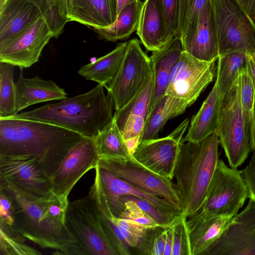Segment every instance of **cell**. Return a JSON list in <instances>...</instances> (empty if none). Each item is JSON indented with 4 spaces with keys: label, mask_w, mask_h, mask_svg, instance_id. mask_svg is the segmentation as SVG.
I'll list each match as a JSON object with an SVG mask.
<instances>
[{
    "label": "cell",
    "mask_w": 255,
    "mask_h": 255,
    "mask_svg": "<svg viewBox=\"0 0 255 255\" xmlns=\"http://www.w3.org/2000/svg\"><path fill=\"white\" fill-rule=\"evenodd\" d=\"M35 4L41 11L53 34L57 38L63 32L67 22L60 14L56 6V0H29Z\"/></svg>",
    "instance_id": "d590c367"
},
{
    "label": "cell",
    "mask_w": 255,
    "mask_h": 255,
    "mask_svg": "<svg viewBox=\"0 0 255 255\" xmlns=\"http://www.w3.org/2000/svg\"><path fill=\"white\" fill-rule=\"evenodd\" d=\"M123 203L125 209L119 216V218L132 221L146 228L159 226L148 216L133 201L127 200L124 201Z\"/></svg>",
    "instance_id": "7bdbcfd3"
},
{
    "label": "cell",
    "mask_w": 255,
    "mask_h": 255,
    "mask_svg": "<svg viewBox=\"0 0 255 255\" xmlns=\"http://www.w3.org/2000/svg\"><path fill=\"white\" fill-rule=\"evenodd\" d=\"M76 0H56V6L61 16L67 21H71Z\"/></svg>",
    "instance_id": "bcb514c9"
},
{
    "label": "cell",
    "mask_w": 255,
    "mask_h": 255,
    "mask_svg": "<svg viewBox=\"0 0 255 255\" xmlns=\"http://www.w3.org/2000/svg\"><path fill=\"white\" fill-rule=\"evenodd\" d=\"M173 244L172 225L166 229V236L163 255H172Z\"/></svg>",
    "instance_id": "681fc988"
},
{
    "label": "cell",
    "mask_w": 255,
    "mask_h": 255,
    "mask_svg": "<svg viewBox=\"0 0 255 255\" xmlns=\"http://www.w3.org/2000/svg\"><path fill=\"white\" fill-rule=\"evenodd\" d=\"M219 143L216 133L200 142L180 141L173 177L182 213L186 218L202 207L219 159Z\"/></svg>",
    "instance_id": "277c9868"
},
{
    "label": "cell",
    "mask_w": 255,
    "mask_h": 255,
    "mask_svg": "<svg viewBox=\"0 0 255 255\" xmlns=\"http://www.w3.org/2000/svg\"><path fill=\"white\" fill-rule=\"evenodd\" d=\"M0 192L12 203L13 228L41 248L55 250L56 255H71L75 239L66 225L51 217L47 211L53 193L46 198L35 197L1 179Z\"/></svg>",
    "instance_id": "3957f363"
},
{
    "label": "cell",
    "mask_w": 255,
    "mask_h": 255,
    "mask_svg": "<svg viewBox=\"0 0 255 255\" xmlns=\"http://www.w3.org/2000/svg\"><path fill=\"white\" fill-rule=\"evenodd\" d=\"M210 0H193L184 25L178 36L184 46L190 39L198 25L204 9Z\"/></svg>",
    "instance_id": "74e56055"
},
{
    "label": "cell",
    "mask_w": 255,
    "mask_h": 255,
    "mask_svg": "<svg viewBox=\"0 0 255 255\" xmlns=\"http://www.w3.org/2000/svg\"><path fill=\"white\" fill-rule=\"evenodd\" d=\"M152 72L150 57L142 50L139 41L136 38L130 40L117 74L106 87L116 111L136 94Z\"/></svg>",
    "instance_id": "9c48e42d"
},
{
    "label": "cell",
    "mask_w": 255,
    "mask_h": 255,
    "mask_svg": "<svg viewBox=\"0 0 255 255\" xmlns=\"http://www.w3.org/2000/svg\"><path fill=\"white\" fill-rule=\"evenodd\" d=\"M14 70V65L0 62V119L10 118L17 114Z\"/></svg>",
    "instance_id": "d6a6232c"
},
{
    "label": "cell",
    "mask_w": 255,
    "mask_h": 255,
    "mask_svg": "<svg viewBox=\"0 0 255 255\" xmlns=\"http://www.w3.org/2000/svg\"><path fill=\"white\" fill-rule=\"evenodd\" d=\"M249 191V198L255 201V154L253 153L249 164L241 170Z\"/></svg>",
    "instance_id": "f6af8a7d"
},
{
    "label": "cell",
    "mask_w": 255,
    "mask_h": 255,
    "mask_svg": "<svg viewBox=\"0 0 255 255\" xmlns=\"http://www.w3.org/2000/svg\"><path fill=\"white\" fill-rule=\"evenodd\" d=\"M89 192L94 198L101 227L110 244L118 252L119 255H131L130 247L121 234L119 228L110 218V215L113 213L100 182L96 177Z\"/></svg>",
    "instance_id": "f1b7e54d"
},
{
    "label": "cell",
    "mask_w": 255,
    "mask_h": 255,
    "mask_svg": "<svg viewBox=\"0 0 255 255\" xmlns=\"http://www.w3.org/2000/svg\"><path fill=\"white\" fill-rule=\"evenodd\" d=\"M99 159L94 138L84 137L68 151L51 176L52 192L68 199L75 184L87 171L96 168Z\"/></svg>",
    "instance_id": "4fadbf2b"
},
{
    "label": "cell",
    "mask_w": 255,
    "mask_h": 255,
    "mask_svg": "<svg viewBox=\"0 0 255 255\" xmlns=\"http://www.w3.org/2000/svg\"><path fill=\"white\" fill-rule=\"evenodd\" d=\"M0 179L35 197L46 198L53 193L50 177L33 156L0 155Z\"/></svg>",
    "instance_id": "7c38bea8"
},
{
    "label": "cell",
    "mask_w": 255,
    "mask_h": 255,
    "mask_svg": "<svg viewBox=\"0 0 255 255\" xmlns=\"http://www.w3.org/2000/svg\"><path fill=\"white\" fill-rule=\"evenodd\" d=\"M165 21L160 0H145L140 13L136 34L147 51H155L164 45Z\"/></svg>",
    "instance_id": "cb8c5ba5"
},
{
    "label": "cell",
    "mask_w": 255,
    "mask_h": 255,
    "mask_svg": "<svg viewBox=\"0 0 255 255\" xmlns=\"http://www.w3.org/2000/svg\"><path fill=\"white\" fill-rule=\"evenodd\" d=\"M240 102L244 111L252 117L255 96V88L248 73L243 70L238 79Z\"/></svg>",
    "instance_id": "b9f144b4"
},
{
    "label": "cell",
    "mask_w": 255,
    "mask_h": 255,
    "mask_svg": "<svg viewBox=\"0 0 255 255\" xmlns=\"http://www.w3.org/2000/svg\"><path fill=\"white\" fill-rule=\"evenodd\" d=\"M234 217L215 215L200 209L189 217L187 226L191 255H201L231 224Z\"/></svg>",
    "instance_id": "d6986e66"
},
{
    "label": "cell",
    "mask_w": 255,
    "mask_h": 255,
    "mask_svg": "<svg viewBox=\"0 0 255 255\" xmlns=\"http://www.w3.org/2000/svg\"><path fill=\"white\" fill-rule=\"evenodd\" d=\"M84 137L75 131L40 121L0 119V155L33 156L40 162L50 177L68 151Z\"/></svg>",
    "instance_id": "6da1fadb"
},
{
    "label": "cell",
    "mask_w": 255,
    "mask_h": 255,
    "mask_svg": "<svg viewBox=\"0 0 255 255\" xmlns=\"http://www.w3.org/2000/svg\"><path fill=\"white\" fill-rule=\"evenodd\" d=\"M249 198L246 208L201 255H255V201Z\"/></svg>",
    "instance_id": "5bb4252c"
},
{
    "label": "cell",
    "mask_w": 255,
    "mask_h": 255,
    "mask_svg": "<svg viewBox=\"0 0 255 255\" xmlns=\"http://www.w3.org/2000/svg\"><path fill=\"white\" fill-rule=\"evenodd\" d=\"M183 51L181 40L176 36L159 50L152 52L150 58L153 69V86L149 114L165 95L171 71Z\"/></svg>",
    "instance_id": "ffe728a7"
},
{
    "label": "cell",
    "mask_w": 255,
    "mask_h": 255,
    "mask_svg": "<svg viewBox=\"0 0 255 255\" xmlns=\"http://www.w3.org/2000/svg\"><path fill=\"white\" fill-rule=\"evenodd\" d=\"M247 69L255 88V54L247 55Z\"/></svg>",
    "instance_id": "f907efd6"
},
{
    "label": "cell",
    "mask_w": 255,
    "mask_h": 255,
    "mask_svg": "<svg viewBox=\"0 0 255 255\" xmlns=\"http://www.w3.org/2000/svg\"><path fill=\"white\" fill-rule=\"evenodd\" d=\"M127 45L128 42L118 43L108 54L81 67L78 73L86 79L96 82L106 87L117 74L124 58Z\"/></svg>",
    "instance_id": "83f0119b"
},
{
    "label": "cell",
    "mask_w": 255,
    "mask_h": 255,
    "mask_svg": "<svg viewBox=\"0 0 255 255\" xmlns=\"http://www.w3.org/2000/svg\"><path fill=\"white\" fill-rule=\"evenodd\" d=\"M16 86V111L35 104L67 98L65 90L51 80H44L39 76L25 78L20 72Z\"/></svg>",
    "instance_id": "7402d4cb"
},
{
    "label": "cell",
    "mask_w": 255,
    "mask_h": 255,
    "mask_svg": "<svg viewBox=\"0 0 255 255\" xmlns=\"http://www.w3.org/2000/svg\"><path fill=\"white\" fill-rule=\"evenodd\" d=\"M41 16L38 7L29 0H8L0 11V46L16 37Z\"/></svg>",
    "instance_id": "44dd1931"
},
{
    "label": "cell",
    "mask_w": 255,
    "mask_h": 255,
    "mask_svg": "<svg viewBox=\"0 0 255 255\" xmlns=\"http://www.w3.org/2000/svg\"><path fill=\"white\" fill-rule=\"evenodd\" d=\"M53 34L44 18H38L16 37L0 46V62L21 69L36 63Z\"/></svg>",
    "instance_id": "2e32d148"
},
{
    "label": "cell",
    "mask_w": 255,
    "mask_h": 255,
    "mask_svg": "<svg viewBox=\"0 0 255 255\" xmlns=\"http://www.w3.org/2000/svg\"><path fill=\"white\" fill-rule=\"evenodd\" d=\"M120 200L123 202L129 200L133 201L148 216L160 226L169 227L179 217L165 212L146 200L135 196H123L120 197Z\"/></svg>",
    "instance_id": "f35d334b"
},
{
    "label": "cell",
    "mask_w": 255,
    "mask_h": 255,
    "mask_svg": "<svg viewBox=\"0 0 255 255\" xmlns=\"http://www.w3.org/2000/svg\"><path fill=\"white\" fill-rule=\"evenodd\" d=\"M251 134L252 140V150L255 154V96L251 117Z\"/></svg>",
    "instance_id": "816d5d0a"
},
{
    "label": "cell",
    "mask_w": 255,
    "mask_h": 255,
    "mask_svg": "<svg viewBox=\"0 0 255 255\" xmlns=\"http://www.w3.org/2000/svg\"><path fill=\"white\" fill-rule=\"evenodd\" d=\"M65 225L76 241L71 255H119L102 230L90 192L84 198L69 202Z\"/></svg>",
    "instance_id": "8992f818"
},
{
    "label": "cell",
    "mask_w": 255,
    "mask_h": 255,
    "mask_svg": "<svg viewBox=\"0 0 255 255\" xmlns=\"http://www.w3.org/2000/svg\"><path fill=\"white\" fill-rule=\"evenodd\" d=\"M251 117L242 107L238 80L224 96L216 133L231 167L237 168L252 150Z\"/></svg>",
    "instance_id": "5b68a950"
},
{
    "label": "cell",
    "mask_w": 255,
    "mask_h": 255,
    "mask_svg": "<svg viewBox=\"0 0 255 255\" xmlns=\"http://www.w3.org/2000/svg\"><path fill=\"white\" fill-rule=\"evenodd\" d=\"M163 7L165 30L164 43L178 36L179 0H160Z\"/></svg>",
    "instance_id": "60d3db41"
},
{
    "label": "cell",
    "mask_w": 255,
    "mask_h": 255,
    "mask_svg": "<svg viewBox=\"0 0 255 255\" xmlns=\"http://www.w3.org/2000/svg\"><path fill=\"white\" fill-rule=\"evenodd\" d=\"M193 0H179L178 36L179 35L184 25L187 13Z\"/></svg>",
    "instance_id": "7dc6e473"
},
{
    "label": "cell",
    "mask_w": 255,
    "mask_h": 255,
    "mask_svg": "<svg viewBox=\"0 0 255 255\" xmlns=\"http://www.w3.org/2000/svg\"><path fill=\"white\" fill-rule=\"evenodd\" d=\"M216 82L222 98L238 80L241 73L247 69V54L238 52L219 55Z\"/></svg>",
    "instance_id": "1f68e13d"
},
{
    "label": "cell",
    "mask_w": 255,
    "mask_h": 255,
    "mask_svg": "<svg viewBox=\"0 0 255 255\" xmlns=\"http://www.w3.org/2000/svg\"><path fill=\"white\" fill-rule=\"evenodd\" d=\"M99 84L88 92L10 118L40 121L94 138L114 119V102Z\"/></svg>",
    "instance_id": "7a4b0ae2"
},
{
    "label": "cell",
    "mask_w": 255,
    "mask_h": 255,
    "mask_svg": "<svg viewBox=\"0 0 255 255\" xmlns=\"http://www.w3.org/2000/svg\"><path fill=\"white\" fill-rule=\"evenodd\" d=\"M134 0H117V16L126 6Z\"/></svg>",
    "instance_id": "f5cc1de1"
},
{
    "label": "cell",
    "mask_w": 255,
    "mask_h": 255,
    "mask_svg": "<svg viewBox=\"0 0 255 255\" xmlns=\"http://www.w3.org/2000/svg\"><path fill=\"white\" fill-rule=\"evenodd\" d=\"M110 218L130 248L136 247L140 239L148 228L132 221L116 217L113 213Z\"/></svg>",
    "instance_id": "ab89813d"
},
{
    "label": "cell",
    "mask_w": 255,
    "mask_h": 255,
    "mask_svg": "<svg viewBox=\"0 0 255 255\" xmlns=\"http://www.w3.org/2000/svg\"><path fill=\"white\" fill-rule=\"evenodd\" d=\"M98 166L130 184L181 209L177 190L171 179L152 172L132 156L128 159L101 158Z\"/></svg>",
    "instance_id": "30bf717a"
},
{
    "label": "cell",
    "mask_w": 255,
    "mask_h": 255,
    "mask_svg": "<svg viewBox=\"0 0 255 255\" xmlns=\"http://www.w3.org/2000/svg\"><path fill=\"white\" fill-rule=\"evenodd\" d=\"M215 61L200 60L183 51L171 71L165 95L191 106L213 81Z\"/></svg>",
    "instance_id": "8fae6325"
},
{
    "label": "cell",
    "mask_w": 255,
    "mask_h": 255,
    "mask_svg": "<svg viewBox=\"0 0 255 255\" xmlns=\"http://www.w3.org/2000/svg\"><path fill=\"white\" fill-rule=\"evenodd\" d=\"M117 0H76L71 18L87 26H109L117 17Z\"/></svg>",
    "instance_id": "484cf974"
},
{
    "label": "cell",
    "mask_w": 255,
    "mask_h": 255,
    "mask_svg": "<svg viewBox=\"0 0 255 255\" xmlns=\"http://www.w3.org/2000/svg\"><path fill=\"white\" fill-rule=\"evenodd\" d=\"M219 55L255 54V26L236 0H211Z\"/></svg>",
    "instance_id": "52a82bcc"
},
{
    "label": "cell",
    "mask_w": 255,
    "mask_h": 255,
    "mask_svg": "<svg viewBox=\"0 0 255 255\" xmlns=\"http://www.w3.org/2000/svg\"><path fill=\"white\" fill-rule=\"evenodd\" d=\"M186 217L182 214L174 222L172 255H191Z\"/></svg>",
    "instance_id": "8d00e7d4"
},
{
    "label": "cell",
    "mask_w": 255,
    "mask_h": 255,
    "mask_svg": "<svg viewBox=\"0 0 255 255\" xmlns=\"http://www.w3.org/2000/svg\"><path fill=\"white\" fill-rule=\"evenodd\" d=\"M188 123L187 119L166 137L140 142L131 156L152 172L172 180L179 143Z\"/></svg>",
    "instance_id": "9a60e30c"
},
{
    "label": "cell",
    "mask_w": 255,
    "mask_h": 255,
    "mask_svg": "<svg viewBox=\"0 0 255 255\" xmlns=\"http://www.w3.org/2000/svg\"><path fill=\"white\" fill-rule=\"evenodd\" d=\"M0 255H37L41 253L25 243V238L14 228L0 222Z\"/></svg>",
    "instance_id": "836d02e7"
},
{
    "label": "cell",
    "mask_w": 255,
    "mask_h": 255,
    "mask_svg": "<svg viewBox=\"0 0 255 255\" xmlns=\"http://www.w3.org/2000/svg\"><path fill=\"white\" fill-rule=\"evenodd\" d=\"M223 99L216 82L200 110L192 117L188 132L182 141L200 142L216 132Z\"/></svg>",
    "instance_id": "d4e9b609"
},
{
    "label": "cell",
    "mask_w": 255,
    "mask_h": 255,
    "mask_svg": "<svg viewBox=\"0 0 255 255\" xmlns=\"http://www.w3.org/2000/svg\"><path fill=\"white\" fill-rule=\"evenodd\" d=\"M183 49L200 60L210 62L218 59L219 46L211 1L204 9L194 34Z\"/></svg>",
    "instance_id": "603a6c76"
},
{
    "label": "cell",
    "mask_w": 255,
    "mask_h": 255,
    "mask_svg": "<svg viewBox=\"0 0 255 255\" xmlns=\"http://www.w3.org/2000/svg\"><path fill=\"white\" fill-rule=\"evenodd\" d=\"M142 4L140 0H134L121 11L113 23L93 29L99 39L115 42L128 38L137 30Z\"/></svg>",
    "instance_id": "f546056e"
},
{
    "label": "cell",
    "mask_w": 255,
    "mask_h": 255,
    "mask_svg": "<svg viewBox=\"0 0 255 255\" xmlns=\"http://www.w3.org/2000/svg\"><path fill=\"white\" fill-rule=\"evenodd\" d=\"M255 26V0H236Z\"/></svg>",
    "instance_id": "c3c4849f"
},
{
    "label": "cell",
    "mask_w": 255,
    "mask_h": 255,
    "mask_svg": "<svg viewBox=\"0 0 255 255\" xmlns=\"http://www.w3.org/2000/svg\"><path fill=\"white\" fill-rule=\"evenodd\" d=\"M190 106L184 99L165 95L149 113L140 142L157 138L159 132L169 120L183 114Z\"/></svg>",
    "instance_id": "4316f807"
},
{
    "label": "cell",
    "mask_w": 255,
    "mask_h": 255,
    "mask_svg": "<svg viewBox=\"0 0 255 255\" xmlns=\"http://www.w3.org/2000/svg\"><path fill=\"white\" fill-rule=\"evenodd\" d=\"M100 158H124L131 157L114 119L94 138Z\"/></svg>",
    "instance_id": "4dcf8cb0"
},
{
    "label": "cell",
    "mask_w": 255,
    "mask_h": 255,
    "mask_svg": "<svg viewBox=\"0 0 255 255\" xmlns=\"http://www.w3.org/2000/svg\"><path fill=\"white\" fill-rule=\"evenodd\" d=\"M95 176L98 179L113 214L119 217L125 209L120 197L133 195L149 202L156 207L175 217L183 214L181 209L166 200L142 190L97 166Z\"/></svg>",
    "instance_id": "ac0fdd59"
},
{
    "label": "cell",
    "mask_w": 255,
    "mask_h": 255,
    "mask_svg": "<svg viewBox=\"0 0 255 255\" xmlns=\"http://www.w3.org/2000/svg\"><path fill=\"white\" fill-rule=\"evenodd\" d=\"M249 195L241 171L228 167L219 159L201 209L215 215L234 217Z\"/></svg>",
    "instance_id": "ba28073f"
},
{
    "label": "cell",
    "mask_w": 255,
    "mask_h": 255,
    "mask_svg": "<svg viewBox=\"0 0 255 255\" xmlns=\"http://www.w3.org/2000/svg\"><path fill=\"white\" fill-rule=\"evenodd\" d=\"M167 227L156 226L147 228L135 248L141 255H163Z\"/></svg>",
    "instance_id": "e575fe53"
},
{
    "label": "cell",
    "mask_w": 255,
    "mask_h": 255,
    "mask_svg": "<svg viewBox=\"0 0 255 255\" xmlns=\"http://www.w3.org/2000/svg\"><path fill=\"white\" fill-rule=\"evenodd\" d=\"M0 222L9 226L14 225L13 209L10 199L0 192Z\"/></svg>",
    "instance_id": "ee69618b"
},
{
    "label": "cell",
    "mask_w": 255,
    "mask_h": 255,
    "mask_svg": "<svg viewBox=\"0 0 255 255\" xmlns=\"http://www.w3.org/2000/svg\"><path fill=\"white\" fill-rule=\"evenodd\" d=\"M153 86L152 72L136 94L114 114V119L131 155L140 142L149 114Z\"/></svg>",
    "instance_id": "e0dca14e"
},
{
    "label": "cell",
    "mask_w": 255,
    "mask_h": 255,
    "mask_svg": "<svg viewBox=\"0 0 255 255\" xmlns=\"http://www.w3.org/2000/svg\"><path fill=\"white\" fill-rule=\"evenodd\" d=\"M8 0H0V11L2 9Z\"/></svg>",
    "instance_id": "db71d44e"
}]
</instances>
